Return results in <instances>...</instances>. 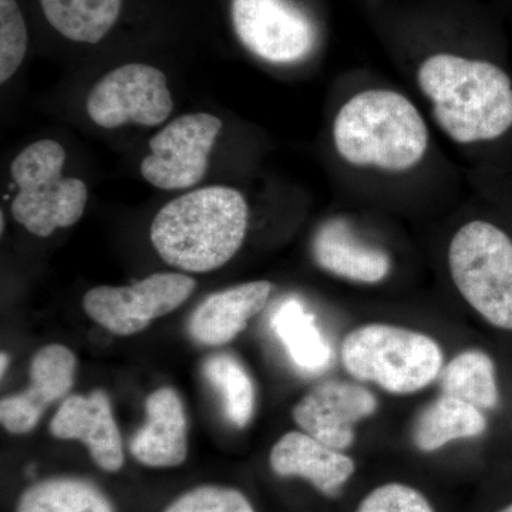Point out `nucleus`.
Masks as SVG:
<instances>
[{
	"label": "nucleus",
	"mask_w": 512,
	"mask_h": 512,
	"mask_svg": "<svg viewBox=\"0 0 512 512\" xmlns=\"http://www.w3.org/2000/svg\"><path fill=\"white\" fill-rule=\"evenodd\" d=\"M191 276L158 272L130 286H97L84 295V312L119 336L143 332L153 320L174 312L192 295Z\"/></svg>",
	"instance_id": "nucleus-7"
},
{
	"label": "nucleus",
	"mask_w": 512,
	"mask_h": 512,
	"mask_svg": "<svg viewBox=\"0 0 512 512\" xmlns=\"http://www.w3.org/2000/svg\"><path fill=\"white\" fill-rule=\"evenodd\" d=\"M9 365V359L8 355L6 353H2V372H0V375L5 376L6 369H8Z\"/></svg>",
	"instance_id": "nucleus-27"
},
{
	"label": "nucleus",
	"mask_w": 512,
	"mask_h": 512,
	"mask_svg": "<svg viewBox=\"0 0 512 512\" xmlns=\"http://www.w3.org/2000/svg\"><path fill=\"white\" fill-rule=\"evenodd\" d=\"M28 50V29L16 0H0V82L6 83Z\"/></svg>",
	"instance_id": "nucleus-24"
},
{
	"label": "nucleus",
	"mask_w": 512,
	"mask_h": 512,
	"mask_svg": "<svg viewBox=\"0 0 512 512\" xmlns=\"http://www.w3.org/2000/svg\"><path fill=\"white\" fill-rule=\"evenodd\" d=\"M269 464L276 476L303 478L328 497L338 495L356 473L352 457L320 443L305 431H289L276 441Z\"/></svg>",
	"instance_id": "nucleus-14"
},
{
	"label": "nucleus",
	"mask_w": 512,
	"mask_h": 512,
	"mask_svg": "<svg viewBox=\"0 0 512 512\" xmlns=\"http://www.w3.org/2000/svg\"><path fill=\"white\" fill-rule=\"evenodd\" d=\"M333 143L346 163L402 173L423 160L429 130L420 111L403 94L367 90L339 110Z\"/></svg>",
	"instance_id": "nucleus-3"
},
{
	"label": "nucleus",
	"mask_w": 512,
	"mask_h": 512,
	"mask_svg": "<svg viewBox=\"0 0 512 512\" xmlns=\"http://www.w3.org/2000/svg\"><path fill=\"white\" fill-rule=\"evenodd\" d=\"M377 406L375 394L366 387L329 380L306 393L293 406L292 417L320 443L345 451L355 443L356 424L373 416Z\"/></svg>",
	"instance_id": "nucleus-11"
},
{
	"label": "nucleus",
	"mask_w": 512,
	"mask_h": 512,
	"mask_svg": "<svg viewBox=\"0 0 512 512\" xmlns=\"http://www.w3.org/2000/svg\"><path fill=\"white\" fill-rule=\"evenodd\" d=\"M77 359L66 346H45L30 363L28 389L0 402V421L10 434L30 433L50 404L72 390Z\"/></svg>",
	"instance_id": "nucleus-12"
},
{
	"label": "nucleus",
	"mask_w": 512,
	"mask_h": 512,
	"mask_svg": "<svg viewBox=\"0 0 512 512\" xmlns=\"http://www.w3.org/2000/svg\"><path fill=\"white\" fill-rule=\"evenodd\" d=\"M312 254L323 271L360 284H379L392 268L386 252L360 241L342 220L328 221L318 229Z\"/></svg>",
	"instance_id": "nucleus-17"
},
{
	"label": "nucleus",
	"mask_w": 512,
	"mask_h": 512,
	"mask_svg": "<svg viewBox=\"0 0 512 512\" xmlns=\"http://www.w3.org/2000/svg\"><path fill=\"white\" fill-rule=\"evenodd\" d=\"M497 512H512V503L504 505V507L500 508Z\"/></svg>",
	"instance_id": "nucleus-28"
},
{
	"label": "nucleus",
	"mask_w": 512,
	"mask_h": 512,
	"mask_svg": "<svg viewBox=\"0 0 512 512\" xmlns=\"http://www.w3.org/2000/svg\"><path fill=\"white\" fill-rule=\"evenodd\" d=\"M49 430L56 439L82 441L94 464L106 473H117L124 466L123 440L104 390L67 397Z\"/></svg>",
	"instance_id": "nucleus-13"
},
{
	"label": "nucleus",
	"mask_w": 512,
	"mask_h": 512,
	"mask_svg": "<svg viewBox=\"0 0 512 512\" xmlns=\"http://www.w3.org/2000/svg\"><path fill=\"white\" fill-rule=\"evenodd\" d=\"M222 121L208 113L184 114L150 140L141 174L161 190H185L205 177Z\"/></svg>",
	"instance_id": "nucleus-9"
},
{
	"label": "nucleus",
	"mask_w": 512,
	"mask_h": 512,
	"mask_svg": "<svg viewBox=\"0 0 512 512\" xmlns=\"http://www.w3.org/2000/svg\"><path fill=\"white\" fill-rule=\"evenodd\" d=\"M66 153L55 140H40L20 151L10 165L19 192L12 204L13 218L40 238L56 229L72 227L86 210V184L63 177Z\"/></svg>",
	"instance_id": "nucleus-6"
},
{
	"label": "nucleus",
	"mask_w": 512,
	"mask_h": 512,
	"mask_svg": "<svg viewBox=\"0 0 512 512\" xmlns=\"http://www.w3.org/2000/svg\"><path fill=\"white\" fill-rule=\"evenodd\" d=\"M167 77L157 67L130 63L107 73L87 96L86 109L94 124L117 128L127 123L156 127L173 111Z\"/></svg>",
	"instance_id": "nucleus-8"
},
{
	"label": "nucleus",
	"mask_w": 512,
	"mask_h": 512,
	"mask_svg": "<svg viewBox=\"0 0 512 512\" xmlns=\"http://www.w3.org/2000/svg\"><path fill=\"white\" fill-rule=\"evenodd\" d=\"M248 221V204L241 192L214 185L165 204L151 224L150 237L168 265L205 274L237 255Z\"/></svg>",
	"instance_id": "nucleus-1"
},
{
	"label": "nucleus",
	"mask_w": 512,
	"mask_h": 512,
	"mask_svg": "<svg viewBox=\"0 0 512 512\" xmlns=\"http://www.w3.org/2000/svg\"><path fill=\"white\" fill-rule=\"evenodd\" d=\"M356 512H436L426 495L403 483H386L360 501Z\"/></svg>",
	"instance_id": "nucleus-26"
},
{
	"label": "nucleus",
	"mask_w": 512,
	"mask_h": 512,
	"mask_svg": "<svg viewBox=\"0 0 512 512\" xmlns=\"http://www.w3.org/2000/svg\"><path fill=\"white\" fill-rule=\"evenodd\" d=\"M0 221H2V232H3V229H5V215H3V212L2 214H0Z\"/></svg>",
	"instance_id": "nucleus-29"
},
{
	"label": "nucleus",
	"mask_w": 512,
	"mask_h": 512,
	"mask_svg": "<svg viewBox=\"0 0 512 512\" xmlns=\"http://www.w3.org/2000/svg\"><path fill=\"white\" fill-rule=\"evenodd\" d=\"M340 359L349 375L393 394L420 392L443 372L439 343L426 333L367 323L346 335Z\"/></svg>",
	"instance_id": "nucleus-4"
},
{
	"label": "nucleus",
	"mask_w": 512,
	"mask_h": 512,
	"mask_svg": "<svg viewBox=\"0 0 512 512\" xmlns=\"http://www.w3.org/2000/svg\"><path fill=\"white\" fill-rule=\"evenodd\" d=\"M454 285L491 326L512 332V238L487 221L463 225L448 248Z\"/></svg>",
	"instance_id": "nucleus-5"
},
{
	"label": "nucleus",
	"mask_w": 512,
	"mask_h": 512,
	"mask_svg": "<svg viewBox=\"0 0 512 512\" xmlns=\"http://www.w3.org/2000/svg\"><path fill=\"white\" fill-rule=\"evenodd\" d=\"M15 512H116L110 498L92 481L52 477L30 485Z\"/></svg>",
	"instance_id": "nucleus-20"
},
{
	"label": "nucleus",
	"mask_w": 512,
	"mask_h": 512,
	"mask_svg": "<svg viewBox=\"0 0 512 512\" xmlns=\"http://www.w3.org/2000/svg\"><path fill=\"white\" fill-rule=\"evenodd\" d=\"M163 512H255V508L237 488L208 484L185 491Z\"/></svg>",
	"instance_id": "nucleus-25"
},
{
	"label": "nucleus",
	"mask_w": 512,
	"mask_h": 512,
	"mask_svg": "<svg viewBox=\"0 0 512 512\" xmlns=\"http://www.w3.org/2000/svg\"><path fill=\"white\" fill-rule=\"evenodd\" d=\"M205 379L220 394L229 423L238 429L248 426L255 410V389L245 367L234 356L221 353L205 360Z\"/></svg>",
	"instance_id": "nucleus-23"
},
{
	"label": "nucleus",
	"mask_w": 512,
	"mask_h": 512,
	"mask_svg": "<svg viewBox=\"0 0 512 512\" xmlns=\"http://www.w3.org/2000/svg\"><path fill=\"white\" fill-rule=\"evenodd\" d=\"M146 424L128 444L131 456L150 468L181 466L188 456L187 416L173 387H160L146 400Z\"/></svg>",
	"instance_id": "nucleus-15"
},
{
	"label": "nucleus",
	"mask_w": 512,
	"mask_h": 512,
	"mask_svg": "<svg viewBox=\"0 0 512 512\" xmlns=\"http://www.w3.org/2000/svg\"><path fill=\"white\" fill-rule=\"evenodd\" d=\"M487 427L483 410L441 394L417 417L413 429L414 446L423 453H433L451 441L481 436Z\"/></svg>",
	"instance_id": "nucleus-18"
},
{
	"label": "nucleus",
	"mask_w": 512,
	"mask_h": 512,
	"mask_svg": "<svg viewBox=\"0 0 512 512\" xmlns=\"http://www.w3.org/2000/svg\"><path fill=\"white\" fill-rule=\"evenodd\" d=\"M50 25L74 42H100L119 19L121 0H40Z\"/></svg>",
	"instance_id": "nucleus-22"
},
{
	"label": "nucleus",
	"mask_w": 512,
	"mask_h": 512,
	"mask_svg": "<svg viewBox=\"0 0 512 512\" xmlns=\"http://www.w3.org/2000/svg\"><path fill=\"white\" fill-rule=\"evenodd\" d=\"M272 328L292 362L303 372L319 373L329 366L332 350L328 340L301 302L288 299L282 303L272 318Z\"/></svg>",
	"instance_id": "nucleus-19"
},
{
	"label": "nucleus",
	"mask_w": 512,
	"mask_h": 512,
	"mask_svg": "<svg viewBox=\"0 0 512 512\" xmlns=\"http://www.w3.org/2000/svg\"><path fill=\"white\" fill-rule=\"evenodd\" d=\"M231 15L242 45L266 62H301L315 47V26L292 0H232Z\"/></svg>",
	"instance_id": "nucleus-10"
},
{
	"label": "nucleus",
	"mask_w": 512,
	"mask_h": 512,
	"mask_svg": "<svg viewBox=\"0 0 512 512\" xmlns=\"http://www.w3.org/2000/svg\"><path fill=\"white\" fill-rule=\"evenodd\" d=\"M272 288L271 282L254 281L212 293L192 312L188 333L200 345H227L265 308Z\"/></svg>",
	"instance_id": "nucleus-16"
},
{
	"label": "nucleus",
	"mask_w": 512,
	"mask_h": 512,
	"mask_svg": "<svg viewBox=\"0 0 512 512\" xmlns=\"http://www.w3.org/2000/svg\"><path fill=\"white\" fill-rule=\"evenodd\" d=\"M443 394L473 404L480 410H494L500 404L497 370L483 350L458 353L441 372Z\"/></svg>",
	"instance_id": "nucleus-21"
},
{
	"label": "nucleus",
	"mask_w": 512,
	"mask_h": 512,
	"mask_svg": "<svg viewBox=\"0 0 512 512\" xmlns=\"http://www.w3.org/2000/svg\"><path fill=\"white\" fill-rule=\"evenodd\" d=\"M417 82L456 143L497 140L512 128V80L497 64L441 53L421 64Z\"/></svg>",
	"instance_id": "nucleus-2"
}]
</instances>
